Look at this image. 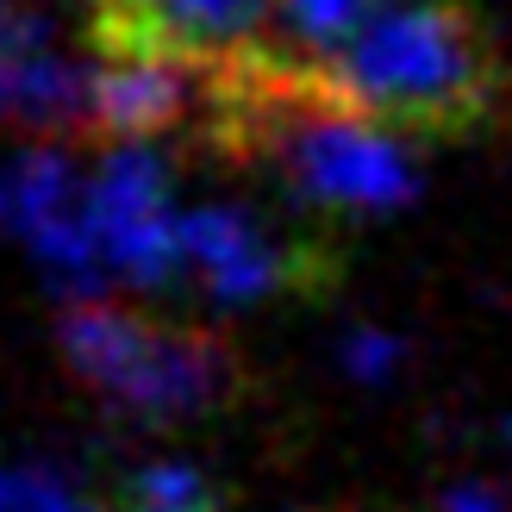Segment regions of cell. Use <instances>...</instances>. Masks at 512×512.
<instances>
[{"instance_id": "1", "label": "cell", "mask_w": 512, "mask_h": 512, "mask_svg": "<svg viewBox=\"0 0 512 512\" xmlns=\"http://www.w3.org/2000/svg\"><path fill=\"white\" fill-rule=\"evenodd\" d=\"M319 63L400 138L463 144L512 119L500 38L469 0H375V13Z\"/></svg>"}, {"instance_id": "2", "label": "cell", "mask_w": 512, "mask_h": 512, "mask_svg": "<svg viewBox=\"0 0 512 512\" xmlns=\"http://www.w3.org/2000/svg\"><path fill=\"white\" fill-rule=\"evenodd\" d=\"M57 344L69 369L132 419H188L244 388V356L207 325H157L113 300H75Z\"/></svg>"}, {"instance_id": "3", "label": "cell", "mask_w": 512, "mask_h": 512, "mask_svg": "<svg viewBox=\"0 0 512 512\" xmlns=\"http://www.w3.org/2000/svg\"><path fill=\"white\" fill-rule=\"evenodd\" d=\"M182 263L225 300L263 294H325L338 281V256L325 238L294 232L281 238L238 207H194L182 213Z\"/></svg>"}, {"instance_id": "4", "label": "cell", "mask_w": 512, "mask_h": 512, "mask_svg": "<svg viewBox=\"0 0 512 512\" xmlns=\"http://www.w3.org/2000/svg\"><path fill=\"white\" fill-rule=\"evenodd\" d=\"M88 225L107 269L157 288L169 269H182V219L169 207V169L144 144H125L100 163L88 188Z\"/></svg>"}, {"instance_id": "5", "label": "cell", "mask_w": 512, "mask_h": 512, "mask_svg": "<svg viewBox=\"0 0 512 512\" xmlns=\"http://www.w3.org/2000/svg\"><path fill=\"white\" fill-rule=\"evenodd\" d=\"M0 225L32 244L63 288H75V294L100 288L107 256L94 244L88 194H75L69 157H57V150H19L13 163H0Z\"/></svg>"}, {"instance_id": "6", "label": "cell", "mask_w": 512, "mask_h": 512, "mask_svg": "<svg viewBox=\"0 0 512 512\" xmlns=\"http://www.w3.org/2000/svg\"><path fill=\"white\" fill-rule=\"evenodd\" d=\"M94 69L57 44L44 7H0V119L7 125H88Z\"/></svg>"}, {"instance_id": "7", "label": "cell", "mask_w": 512, "mask_h": 512, "mask_svg": "<svg viewBox=\"0 0 512 512\" xmlns=\"http://www.w3.org/2000/svg\"><path fill=\"white\" fill-rule=\"evenodd\" d=\"M194 100H207V63L194 57H100L94 63V132L138 144L182 125Z\"/></svg>"}, {"instance_id": "8", "label": "cell", "mask_w": 512, "mask_h": 512, "mask_svg": "<svg viewBox=\"0 0 512 512\" xmlns=\"http://www.w3.org/2000/svg\"><path fill=\"white\" fill-rule=\"evenodd\" d=\"M113 512H225V500L194 463H138L119 475Z\"/></svg>"}, {"instance_id": "9", "label": "cell", "mask_w": 512, "mask_h": 512, "mask_svg": "<svg viewBox=\"0 0 512 512\" xmlns=\"http://www.w3.org/2000/svg\"><path fill=\"white\" fill-rule=\"evenodd\" d=\"M369 13H375V0H281V19L294 25V38L313 57H331Z\"/></svg>"}, {"instance_id": "10", "label": "cell", "mask_w": 512, "mask_h": 512, "mask_svg": "<svg viewBox=\"0 0 512 512\" xmlns=\"http://www.w3.org/2000/svg\"><path fill=\"white\" fill-rule=\"evenodd\" d=\"M0 512H107L63 488L50 469H0Z\"/></svg>"}, {"instance_id": "11", "label": "cell", "mask_w": 512, "mask_h": 512, "mask_svg": "<svg viewBox=\"0 0 512 512\" xmlns=\"http://www.w3.org/2000/svg\"><path fill=\"white\" fill-rule=\"evenodd\" d=\"M344 369L356 381H388L400 369V338H388V331H356L344 344Z\"/></svg>"}, {"instance_id": "12", "label": "cell", "mask_w": 512, "mask_h": 512, "mask_svg": "<svg viewBox=\"0 0 512 512\" xmlns=\"http://www.w3.org/2000/svg\"><path fill=\"white\" fill-rule=\"evenodd\" d=\"M438 512H512V500L488 481H456V488L438 500Z\"/></svg>"}, {"instance_id": "13", "label": "cell", "mask_w": 512, "mask_h": 512, "mask_svg": "<svg viewBox=\"0 0 512 512\" xmlns=\"http://www.w3.org/2000/svg\"><path fill=\"white\" fill-rule=\"evenodd\" d=\"M506 438H512V419H506Z\"/></svg>"}]
</instances>
